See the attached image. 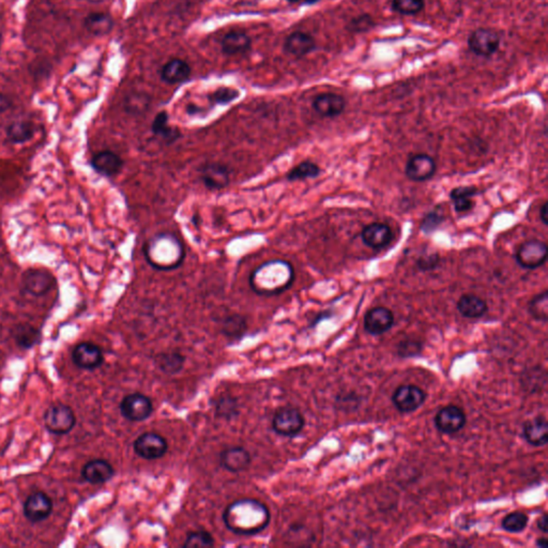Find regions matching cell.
Masks as SVG:
<instances>
[{"instance_id": "4316f807", "label": "cell", "mask_w": 548, "mask_h": 548, "mask_svg": "<svg viewBox=\"0 0 548 548\" xmlns=\"http://www.w3.org/2000/svg\"><path fill=\"white\" fill-rule=\"evenodd\" d=\"M458 310L462 317L478 320L483 317L489 311L487 301L477 295H462L458 302Z\"/></svg>"}, {"instance_id": "d6a6232c", "label": "cell", "mask_w": 548, "mask_h": 548, "mask_svg": "<svg viewBox=\"0 0 548 548\" xmlns=\"http://www.w3.org/2000/svg\"><path fill=\"white\" fill-rule=\"evenodd\" d=\"M320 167L312 161H303L300 164L296 165L293 170H289L287 179L289 182H301L306 179L316 178L320 176Z\"/></svg>"}, {"instance_id": "277c9868", "label": "cell", "mask_w": 548, "mask_h": 548, "mask_svg": "<svg viewBox=\"0 0 548 548\" xmlns=\"http://www.w3.org/2000/svg\"><path fill=\"white\" fill-rule=\"evenodd\" d=\"M272 429L283 437H296L305 425L304 417L300 410L293 407H281L272 418Z\"/></svg>"}, {"instance_id": "7bdbcfd3", "label": "cell", "mask_w": 548, "mask_h": 548, "mask_svg": "<svg viewBox=\"0 0 548 548\" xmlns=\"http://www.w3.org/2000/svg\"><path fill=\"white\" fill-rule=\"evenodd\" d=\"M439 264H440V255L438 253L424 254V255L420 256L415 262L418 269L422 272L433 271L438 267Z\"/></svg>"}, {"instance_id": "6da1fadb", "label": "cell", "mask_w": 548, "mask_h": 548, "mask_svg": "<svg viewBox=\"0 0 548 548\" xmlns=\"http://www.w3.org/2000/svg\"><path fill=\"white\" fill-rule=\"evenodd\" d=\"M223 520L227 529L234 534L254 536L269 526L271 514L265 503L256 499H239L227 505Z\"/></svg>"}, {"instance_id": "d590c367", "label": "cell", "mask_w": 548, "mask_h": 548, "mask_svg": "<svg viewBox=\"0 0 548 548\" xmlns=\"http://www.w3.org/2000/svg\"><path fill=\"white\" fill-rule=\"evenodd\" d=\"M246 320L240 315H231L223 322L222 331L225 335L233 339H238L246 333Z\"/></svg>"}, {"instance_id": "52a82bcc", "label": "cell", "mask_w": 548, "mask_h": 548, "mask_svg": "<svg viewBox=\"0 0 548 548\" xmlns=\"http://www.w3.org/2000/svg\"><path fill=\"white\" fill-rule=\"evenodd\" d=\"M547 244L543 241H525L515 253V260L520 267L527 270H534L542 267L547 260Z\"/></svg>"}, {"instance_id": "ee69618b", "label": "cell", "mask_w": 548, "mask_h": 548, "mask_svg": "<svg viewBox=\"0 0 548 548\" xmlns=\"http://www.w3.org/2000/svg\"><path fill=\"white\" fill-rule=\"evenodd\" d=\"M238 97L239 91L236 90V89L223 87V88L217 89L215 92L211 93L209 99L210 101H213L215 104H227V103H231V101H234Z\"/></svg>"}, {"instance_id": "60d3db41", "label": "cell", "mask_w": 548, "mask_h": 548, "mask_svg": "<svg viewBox=\"0 0 548 548\" xmlns=\"http://www.w3.org/2000/svg\"><path fill=\"white\" fill-rule=\"evenodd\" d=\"M39 337H40L39 332L28 324L19 326L15 334L17 344L22 346L23 349H30L31 346H34L38 342Z\"/></svg>"}, {"instance_id": "e0dca14e", "label": "cell", "mask_w": 548, "mask_h": 548, "mask_svg": "<svg viewBox=\"0 0 548 548\" xmlns=\"http://www.w3.org/2000/svg\"><path fill=\"white\" fill-rule=\"evenodd\" d=\"M346 100L341 95L324 92L315 97L312 106L315 112L322 118H336L343 114L346 108Z\"/></svg>"}, {"instance_id": "ac0fdd59", "label": "cell", "mask_w": 548, "mask_h": 548, "mask_svg": "<svg viewBox=\"0 0 548 548\" xmlns=\"http://www.w3.org/2000/svg\"><path fill=\"white\" fill-rule=\"evenodd\" d=\"M219 465L229 472L244 471L252 462L250 452L242 447H231L219 453Z\"/></svg>"}, {"instance_id": "8992f818", "label": "cell", "mask_w": 548, "mask_h": 548, "mask_svg": "<svg viewBox=\"0 0 548 548\" xmlns=\"http://www.w3.org/2000/svg\"><path fill=\"white\" fill-rule=\"evenodd\" d=\"M43 421L48 431L55 435L68 434L77 424L75 411L63 404L50 406L44 413Z\"/></svg>"}, {"instance_id": "9c48e42d", "label": "cell", "mask_w": 548, "mask_h": 548, "mask_svg": "<svg viewBox=\"0 0 548 548\" xmlns=\"http://www.w3.org/2000/svg\"><path fill=\"white\" fill-rule=\"evenodd\" d=\"M133 449L134 452L144 460H159L168 451V442L162 435L147 431L136 438Z\"/></svg>"}, {"instance_id": "484cf974", "label": "cell", "mask_w": 548, "mask_h": 548, "mask_svg": "<svg viewBox=\"0 0 548 548\" xmlns=\"http://www.w3.org/2000/svg\"><path fill=\"white\" fill-rule=\"evenodd\" d=\"M479 194V188L473 186H460L452 188L450 198L452 200L454 210L458 213H470L476 207L474 196Z\"/></svg>"}, {"instance_id": "8d00e7d4", "label": "cell", "mask_w": 548, "mask_h": 548, "mask_svg": "<svg viewBox=\"0 0 548 548\" xmlns=\"http://www.w3.org/2000/svg\"><path fill=\"white\" fill-rule=\"evenodd\" d=\"M528 520L529 518L525 513L516 511V512L507 515L503 518L501 526L505 531L510 532V534H520L526 529Z\"/></svg>"}, {"instance_id": "f35d334b", "label": "cell", "mask_w": 548, "mask_h": 548, "mask_svg": "<svg viewBox=\"0 0 548 548\" xmlns=\"http://www.w3.org/2000/svg\"><path fill=\"white\" fill-rule=\"evenodd\" d=\"M215 538L213 534L206 530H197V531H192L188 534L184 543V547H213L215 546Z\"/></svg>"}, {"instance_id": "5bb4252c", "label": "cell", "mask_w": 548, "mask_h": 548, "mask_svg": "<svg viewBox=\"0 0 548 548\" xmlns=\"http://www.w3.org/2000/svg\"><path fill=\"white\" fill-rule=\"evenodd\" d=\"M25 518L31 522H40L50 518L52 512V501L46 493H31L24 503Z\"/></svg>"}, {"instance_id": "44dd1931", "label": "cell", "mask_w": 548, "mask_h": 548, "mask_svg": "<svg viewBox=\"0 0 548 548\" xmlns=\"http://www.w3.org/2000/svg\"><path fill=\"white\" fill-rule=\"evenodd\" d=\"M115 469L112 464L102 458L89 460L81 469V477L90 484H103L114 477Z\"/></svg>"}, {"instance_id": "9a60e30c", "label": "cell", "mask_w": 548, "mask_h": 548, "mask_svg": "<svg viewBox=\"0 0 548 548\" xmlns=\"http://www.w3.org/2000/svg\"><path fill=\"white\" fill-rule=\"evenodd\" d=\"M393 324V312L384 306L371 309L365 314L364 329L371 335H382L391 329Z\"/></svg>"}, {"instance_id": "7a4b0ae2", "label": "cell", "mask_w": 548, "mask_h": 548, "mask_svg": "<svg viewBox=\"0 0 548 548\" xmlns=\"http://www.w3.org/2000/svg\"><path fill=\"white\" fill-rule=\"evenodd\" d=\"M295 280L293 266L285 260H270L251 274L253 291L262 296H274L291 287Z\"/></svg>"}, {"instance_id": "cb8c5ba5", "label": "cell", "mask_w": 548, "mask_h": 548, "mask_svg": "<svg viewBox=\"0 0 548 548\" xmlns=\"http://www.w3.org/2000/svg\"><path fill=\"white\" fill-rule=\"evenodd\" d=\"M91 164L99 174L105 177H112L119 174L124 166V161L119 155L112 151H102L92 157Z\"/></svg>"}, {"instance_id": "5b68a950", "label": "cell", "mask_w": 548, "mask_h": 548, "mask_svg": "<svg viewBox=\"0 0 548 548\" xmlns=\"http://www.w3.org/2000/svg\"><path fill=\"white\" fill-rule=\"evenodd\" d=\"M501 39L498 32L491 28L480 27L468 37V48L474 55L489 58L495 55L500 48Z\"/></svg>"}, {"instance_id": "681fc988", "label": "cell", "mask_w": 548, "mask_h": 548, "mask_svg": "<svg viewBox=\"0 0 548 548\" xmlns=\"http://www.w3.org/2000/svg\"><path fill=\"white\" fill-rule=\"evenodd\" d=\"M536 546H539L541 548H546L548 546V540L546 539L545 536L544 538H540V539L536 540Z\"/></svg>"}, {"instance_id": "bcb514c9", "label": "cell", "mask_w": 548, "mask_h": 548, "mask_svg": "<svg viewBox=\"0 0 548 548\" xmlns=\"http://www.w3.org/2000/svg\"><path fill=\"white\" fill-rule=\"evenodd\" d=\"M540 219H541L542 223H543L545 226L548 225V203L547 202H544L542 204L541 208H540Z\"/></svg>"}, {"instance_id": "f6af8a7d", "label": "cell", "mask_w": 548, "mask_h": 548, "mask_svg": "<svg viewBox=\"0 0 548 548\" xmlns=\"http://www.w3.org/2000/svg\"><path fill=\"white\" fill-rule=\"evenodd\" d=\"M12 106V101L10 100L3 93H0V115L7 112Z\"/></svg>"}, {"instance_id": "2e32d148", "label": "cell", "mask_w": 548, "mask_h": 548, "mask_svg": "<svg viewBox=\"0 0 548 548\" xmlns=\"http://www.w3.org/2000/svg\"><path fill=\"white\" fill-rule=\"evenodd\" d=\"M72 358L77 366L83 370H96L104 362L102 349L90 342L79 344L72 353Z\"/></svg>"}, {"instance_id": "83f0119b", "label": "cell", "mask_w": 548, "mask_h": 548, "mask_svg": "<svg viewBox=\"0 0 548 548\" xmlns=\"http://www.w3.org/2000/svg\"><path fill=\"white\" fill-rule=\"evenodd\" d=\"M252 46V40L244 31H231L225 35L221 42L222 52L226 55H238L248 52Z\"/></svg>"}, {"instance_id": "f546056e", "label": "cell", "mask_w": 548, "mask_h": 548, "mask_svg": "<svg viewBox=\"0 0 548 548\" xmlns=\"http://www.w3.org/2000/svg\"><path fill=\"white\" fill-rule=\"evenodd\" d=\"M151 131L155 135L164 139L166 143H174L180 137V131L170 126V117L166 112H161L155 116L151 124Z\"/></svg>"}, {"instance_id": "4dcf8cb0", "label": "cell", "mask_w": 548, "mask_h": 548, "mask_svg": "<svg viewBox=\"0 0 548 548\" xmlns=\"http://www.w3.org/2000/svg\"><path fill=\"white\" fill-rule=\"evenodd\" d=\"M155 365L166 375H176L184 369L186 358L177 351L162 353L155 357Z\"/></svg>"}, {"instance_id": "3957f363", "label": "cell", "mask_w": 548, "mask_h": 548, "mask_svg": "<svg viewBox=\"0 0 548 548\" xmlns=\"http://www.w3.org/2000/svg\"><path fill=\"white\" fill-rule=\"evenodd\" d=\"M145 256L155 269L168 271L182 265L184 248L174 235H157L146 244Z\"/></svg>"}, {"instance_id": "d4e9b609", "label": "cell", "mask_w": 548, "mask_h": 548, "mask_svg": "<svg viewBox=\"0 0 548 548\" xmlns=\"http://www.w3.org/2000/svg\"><path fill=\"white\" fill-rule=\"evenodd\" d=\"M192 69L188 62L175 58L163 66L160 75L163 81L170 85L184 83L191 75Z\"/></svg>"}, {"instance_id": "d6986e66", "label": "cell", "mask_w": 548, "mask_h": 548, "mask_svg": "<svg viewBox=\"0 0 548 548\" xmlns=\"http://www.w3.org/2000/svg\"><path fill=\"white\" fill-rule=\"evenodd\" d=\"M393 238L391 228L384 223L374 222L364 226L361 231L363 244L373 250L386 248Z\"/></svg>"}, {"instance_id": "ffe728a7", "label": "cell", "mask_w": 548, "mask_h": 548, "mask_svg": "<svg viewBox=\"0 0 548 548\" xmlns=\"http://www.w3.org/2000/svg\"><path fill=\"white\" fill-rule=\"evenodd\" d=\"M317 48L314 37L304 31H295L289 35L284 43V50L295 57H304Z\"/></svg>"}, {"instance_id": "74e56055", "label": "cell", "mask_w": 548, "mask_h": 548, "mask_svg": "<svg viewBox=\"0 0 548 548\" xmlns=\"http://www.w3.org/2000/svg\"><path fill=\"white\" fill-rule=\"evenodd\" d=\"M425 7V0H392L391 8L400 15H415Z\"/></svg>"}, {"instance_id": "7402d4cb", "label": "cell", "mask_w": 548, "mask_h": 548, "mask_svg": "<svg viewBox=\"0 0 548 548\" xmlns=\"http://www.w3.org/2000/svg\"><path fill=\"white\" fill-rule=\"evenodd\" d=\"M522 437L534 447H543L548 442L547 420L543 415L528 420L522 425Z\"/></svg>"}, {"instance_id": "e575fe53", "label": "cell", "mask_w": 548, "mask_h": 548, "mask_svg": "<svg viewBox=\"0 0 548 548\" xmlns=\"http://www.w3.org/2000/svg\"><path fill=\"white\" fill-rule=\"evenodd\" d=\"M239 413V404L237 398L233 396H223L217 400L215 405V415L219 419L229 420L235 419Z\"/></svg>"}, {"instance_id": "1f68e13d", "label": "cell", "mask_w": 548, "mask_h": 548, "mask_svg": "<svg viewBox=\"0 0 548 548\" xmlns=\"http://www.w3.org/2000/svg\"><path fill=\"white\" fill-rule=\"evenodd\" d=\"M35 134L34 124L27 121H17L7 128V137L11 143L23 144L32 139Z\"/></svg>"}, {"instance_id": "30bf717a", "label": "cell", "mask_w": 548, "mask_h": 548, "mask_svg": "<svg viewBox=\"0 0 548 548\" xmlns=\"http://www.w3.org/2000/svg\"><path fill=\"white\" fill-rule=\"evenodd\" d=\"M427 393L415 384H404L398 386L392 395V402L396 409L402 413H413L424 404Z\"/></svg>"}, {"instance_id": "f907efd6", "label": "cell", "mask_w": 548, "mask_h": 548, "mask_svg": "<svg viewBox=\"0 0 548 548\" xmlns=\"http://www.w3.org/2000/svg\"><path fill=\"white\" fill-rule=\"evenodd\" d=\"M87 1L92 3H102V1H104V0H87Z\"/></svg>"}, {"instance_id": "603a6c76", "label": "cell", "mask_w": 548, "mask_h": 548, "mask_svg": "<svg viewBox=\"0 0 548 548\" xmlns=\"http://www.w3.org/2000/svg\"><path fill=\"white\" fill-rule=\"evenodd\" d=\"M200 178L209 190H222L229 184L228 168L219 163H210L203 167Z\"/></svg>"}, {"instance_id": "836d02e7", "label": "cell", "mask_w": 548, "mask_h": 548, "mask_svg": "<svg viewBox=\"0 0 548 548\" xmlns=\"http://www.w3.org/2000/svg\"><path fill=\"white\" fill-rule=\"evenodd\" d=\"M528 312L534 320L546 322L548 320L547 291L538 293L528 302Z\"/></svg>"}, {"instance_id": "7dc6e473", "label": "cell", "mask_w": 548, "mask_h": 548, "mask_svg": "<svg viewBox=\"0 0 548 548\" xmlns=\"http://www.w3.org/2000/svg\"><path fill=\"white\" fill-rule=\"evenodd\" d=\"M538 528H539L540 531L543 532L544 534H547L548 532V516L546 513H544L542 515L541 518H539L538 520Z\"/></svg>"}, {"instance_id": "7c38bea8", "label": "cell", "mask_w": 548, "mask_h": 548, "mask_svg": "<svg viewBox=\"0 0 548 548\" xmlns=\"http://www.w3.org/2000/svg\"><path fill=\"white\" fill-rule=\"evenodd\" d=\"M465 424V413H464V410L456 405H449L441 408L435 415L436 429L442 434H456L464 429Z\"/></svg>"}, {"instance_id": "ba28073f", "label": "cell", "mask_w": 548, "mask_h": 548, "mask_svg": "<svg viewBox=\"0 0 548 548\" xmlns=\"http://www.w3.org/2000/svg\"><path fill=\"white\" fill-rule=\"evenodd\" d=\"M153 411V400L139 392L128 394L120 403L122 417L132 422H141L150 417Z\"/></svg>"}, {"instance_id": "4fadbf2b", "label": "cell", "mask_w": 548, "mask_h": 548, "mask_svg": "<svg viewBox=\"0 0 548 548\" xmlns=\"http://www.w3.org/2000/svg\"><path fill=\"white\" fill-rule=\"evenodd\" d=\"M23 289L31 296H44L55 284V279L50 272L41 269H30L23 275Z\"/></svg>"}, {"instance_id": "f1b7e54d", "label": "cell", "mask_w": 548, "mask_h": 548, "mask_svg": "<svg viewBox=\"0 0 548 548\" xmlns=\"http://www.w3.org/2000/svg\"><path fill=\"white\" fill-rule=\"evenodd\" d=\"M84 26L93 36H106L114 28V19L108 13L92 12L84 19Z\"/></svg>"}, {"instance_id": "8fae6325", "label": "cell", "mask_w": 548, "mask_h": 548, "mask_svg": "<svg viewBox=\"0 0 548 548\" xmlns=\"http://www.w3.org/2000/svg\"><path fill=\"white\" fill-rule=\"evenodd\" d=\"M437 164L427 153L411 155L406 163L405 175L413 182H424L436 174Z\"/></svg>"}, {"instance_id": "c3c4849f", "label": "cell", "mask_w": 548, "mask_h": 548, "mask_svg": "<svg viewBox=\"0 0 548 548\" xmlns=\"http://www.w3.org/2000/svg\"><path fill=\"white\" fill-rule=\"evenodd\" d=\"M286 1L291 3H299V5H314L320 0H286Z\"/></svg>"}, {"instance_id": "ab89813d", "label": "cell", "mask_w": 548, "mask_h": 548, "mask_svg": "<svg viewBox=\"0 0 548 548\" xmlns=\"http://www.w3.org/2000/svg\"><path fill=\"white\" fill-rule=\"evenodd\" d=\"M375 26L376 24H375L372 15L363 13V14L353 17L349 21L347 24V30L351 34H365L375 28Z\"/></svg>"}, {"instance_id": "b9f144b4", "label": "cell", "mask_w": 548, "mask_h": 548, "mask_svg": "<svg viewBox=\"0 0 548 548\" xmlns=\"http://www.w3.org/2000/svg\"><path fill=\"white\" fill-rule=\"evenodd\" d=\"M444 222V217L440 211L433 210L431 213H427L423 217L420 223V231L424 233L425 235L431 234L439 228L442 223Z\"/></svg>"}]
</instances>
